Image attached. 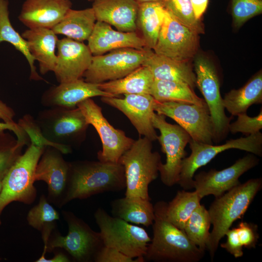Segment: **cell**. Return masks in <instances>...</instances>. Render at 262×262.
<instances>
[{
	"label": "cell",
	"mask_w": 262,
	"mask_h": 262,
	"mask_svg": "<svg viewBox=\"0 0 262 262\" xmlns=\"http://www.w3.org/2000/svg\"><path fill=\"white\" fill-rule=\"evenodd\" d=\"M90 0V1H93V0Z\"/></svg>",
	"instance_id": "c3c4849f"
},
{
	"label": "cell",
	"mask_w": 262,
	"mask_h": 262,
	"mask_svg": "<svg viewBox=\"0 0 262 262\" xmlns=\"http://www.w3.org/2000/svg\"><path fill=\"white\" fill-rule=\"evenodd\" d=\"M188 144L191 153L182 161L177 183L185 190L193 188V177L196 171L222 152L235 148L257 156L262 155V133L261 132L245 137L228 140L225 143L219 145L196 142L191 139Z\"/></svg>",
	"instance_id": "ba28073f"
},
{
	"label": "cell",
	"mask_w": 262,
	"mask_h": 262,
	"mask_svg": "<svg viewBox=\"0 0 262 262\" xmlns=\"http://www.w3.org/2000/svg\"><path fill=\"white\" fill-rule=\"evenodd\" d=\"M62 154L57 148L46 146L34 173V181H44L49 194L53 196L63 193L68 180L70 163L64 159Z\"/></svg>",
	"instance_id": "7402d4cb"
},
{
	"label": "cell",
	"mask_w": 262,
	"mask_h": 262,
	"mask_svg": "<svg viewBox=\"0 0 262 262\" xmlns=\"http://www.w3.org/2000/svg\"><path fill=\"white\" fill-rule=\"evenodd\" d=\"M259 162L255 155L251 153L222 170L201 171L193 177V188L201 199L209 195L218 197L239 185V178L257 165Z\"/></svg>",
	"instance_id": "2e32d148"
},
{
	"label": "cell",
	"mask_w": 262,
	"mask_h": 262,
	"mask_svg": "<svg viewBox=\"0 0 262 262\" xmlns=\"http://www.w3.org/2000/svg\"><path fill=\"white\" fill-rule=\"evenodd\" d=\"M2 188V180H0V193Z\"/></svg>",
	"instance_id": "7dc6e473"
},
{
	"label": "cell",
	"mask_w": 262,
	"mask_h": 262,
	"mask_svg": "<svg viewBox=\"0 0 262 262\" xmlns=\"http://www.w3.org/2000/svg\"><path fill=\"white\" fill-rule=\"evenodd\" d=\"M36 262H69L68 258L62 253H58L55 255L52 259H47L45 257L38 259Z\"/></svg>",
	"instance_id": "f6af8a7d"
},
{
	"label": "cell",
	"mask_w": 262,
	"mask_h": 262,
	"mask_svg": "<svg viewBox=\"0 0 262 262\" xmlns=\"http://www.w3.org/2000/svg\"><path fill=\"white\" fill-rule=\"evenodd\" d=\"M262 188L261 178L251 179L215 198L208 212L213 229L207 250L213 261L220 241L236 220L242 218Z\"/></svg>",
	"instance_id": "7a4b0ae2"
},
{
	"label": "cell",
	"mask_w": 262,
	"mask_h": 262,
	"mask_svg": "<svg viewBox=\"0 0 262 262\" xmlns=\"http://www.w3.org/2000/svg\"><path fill=\"white\" fill-rule=\"evenodd\" d=\"M21 36L26 40L32 56L39 63L42 75L53 72L57 61L55 49L58 39L52 29H29Z\"/></svg>",
	"instance_id": "cb8c5ba5"
},
{
	"label": "cell",
	"mask_w": 262,
	"mask_h": 262,
	"mask_svg": "<svg viewBox=\"0 0 262 262\" xmlns=\"http://www.w3.org/2000/svg\"><path fill=\"white\" fill-rule=\"evenodd\" d=\"M208 210L200 204L186 222L183 230L190 240L199 248L207 250L211 226Z\"/></svg>",
	"instance_id": "836d02e7"
},
{
	"label": "cell",
	"mask_w": 262,
	"mask_h": 262,
	"mask_svg": "<svg viewBox=\"0 0 262 262\" xmlns=\"http://www.w3.org/2000/svg\"><path fill=\"white\" fill-rule=\"evenodd\" d=\"M150 200L126 196L117 198L111 202V213L113 216L129 223L148 227L153 224L155 216Z\"/></svg>",
	"instance_id": "484cf974"
},
{
	"label": "cell",
	"mask_w": 262,
	"mask_h": 262,
	"mask_svg": "<svg viewBox=\"0 0 262 262\" xmlns=\"http://www.w3.org/2000/svg\"><path fill=\"white\" fill-rule=\"evenodd\" d=\"M71 6L70 0H25L18 19L29 29H52Z\"/></svg>",
	"instance_id": "ffe728a7"
},
{
	"label": "cell",
	"mask_w": 262,
	"mask_h": 262,
	"mask_svg": "<svg viewBox=\"0 0 262 262\" xmlns=\"http://www.w3.org/2000/svg\"><path fill=\"white\" fill-rule=\"evenodd\" d=\"M165 12L162 2L139 3L137 31L139 30L146 48L153 49L155 46Z\"/></svg>",
	"instance_id": "f546056e"
},
{
	"label": "cell",
	"mask_w": 262,
	"mask_h": 262,
	"mask_svg": "<svg viewBox=\"0 0 262 262\" xmlns=\"http://www.w3.org/2000/svg\"><path fill=\"white\" fill-rule=\"evenodd\" d=\"M15 115L14 110L0 99V119L6 123L17 126L14 120Z\"/></svg>",
	"instance_id": "7bdbcfd3"
},
{
	"label": "cell",
	"mask_w": 262,
	"mask_h": 262,
	"mask_svg": "<svg viewBox=\"0 0 262 262\" xmlns=\"http://www.w3.org/2000/svg\"><path fill=\"white\" fill-rule=\"evenodd\" d=\"M97 19L93 8L69 9L62 20L52 29L56 34H62L76 41L87 40Z\"/></svg>",
	"instance_id": "4316f807"
},
{
	"label": "cell",
	"mask_w": 262,
	"mask_h": 262,
	"mask_svg": "<svg viewBox=\"0 0 262 262\" xmlns=\"http://www.w3.org/2000/svg\"><path fill=\"white\" fill-rule=\"evenodd\" d=\"M144 257L133 258L110 247L103 246L97 253L94 261L96 262H143Z\"/></svg>",
	"instance_id": "60d3db41"
},
{
	"label": "cell",
	"mask_w": 262,
	"mask_h": 262,
	"mask_svg": "<svg viewBox=\"0 0 262 262\" xmlns=\"http://www.w3.org/2000/svg\"><path fill=\"white\" fill-rule=\"evenodd\" d=\"M95 97L114 96L101 90L98 84L80 78L50 87L43 94L41 103L48 108H73L82 101Z\"/></svg>",
	"instance_id": "d6986e66"
},
{
	"label": "cell",
	"mask_w": 262,
	"mask_h": 262,
	"mask_svg": "<svg viewBox=\"0 0 262 262\" xmlns=\"http://www.w3.org/2000/svg\"><path fill=\"white\" fill-rule=\"evenodd\" d=\"M231 11L234 25L239 27L262 13V0H231Z\"/></svg>",
	"instance_id": "74e56055"
},
{
	"label": "cell",
	"mask_w": 262,
	"mask_h": 262,
	"mask_svg": "<svg viewBox=\"0 0 262 262\" xmlns=\"http://www.w3.org/2000/svg\"><path fill=\"white\" fill-rule=\"evenodd\" d=\"M162 3L179 21L198 34L204 33L201 20L195 17L191 0H163Z\"/></svg>",
	"instance_id": "d590c367"
},
{
	"label": "cell",
	"mask_w": 262,
	"mask_h": 262,
	"mask_svg": "<svg viewBox=\"0 0 262 262\" xmlns=\"http://www.w3.org/2000/svg\"><path fill=\"white\" fill-rule=\"evenodd\" d=\"M12 166L2 180L0 193V216L4 208L13 201L32 203L36 196L33 186L37 163L46 146L33 140Z\"/></svg>",
	"instance_id": "8992f818"
},
{
	"label": "cell",
	"mask_w": 262,
	"mask_h": 262,
	"mask_svg": "<svg viewBox=\"0 0 262 262\" xmlns=\"http://www.w3.org/2000/svg\"><path fill=\"white\" fill-rule=\"evenodd\" d=\"M87 41V46L93 55L103 54L121 48H146L143 39L136 32L116 31L110 25L98 21H97Z\"/></svg>",
	"instance_id": "44dd1931"
},
{
	"label": "cell",
	"mask_w": 262,
	"mask_h": 262,
	"mask_svg": "<svg viewBox=\"0 0 262 262\" xmlns=\"http://www.w3.org/2000/svg\"><path fill=\"white\" fill-rule=\"evenodd\" d=\"M152 51L147 48H126L93 55L82 77L86 82L96 84L122 78L142 66Z\"/></svg>",
	"instance_id": "30bf717a"
},
{
	"label": "cell",
	"mask_w": 262,
	"mask_h": 262,
	"mask_svg": "<svg viewBox=\"0 0 262 262\" xmlns=\"http://www.w3.org/2000/svg\"><path fill=\"white\" fill-rule=\"evenodd\" d=\"M198 44V34L166 9L153 51L175 60L189 62L196 56Z\"/></svg>",
	"instance_id": "4fadbf2b"
},
{
	"label": "cell",
	"mask_w": 262,
	"mask_h": 262,
	"mask_svg": "<svg viewBox=\"0 0 262 262\" xmlns=\"http://www.w3.org/2000/svg\"><path fill=\"white\" fill-rule=\"evenodd\" d=\"M152 123L160 131L157 140L166 156L165 163H162L159 167L161 180L165 185L172 187L178 183L182 162L187 154L185 148L191 138L179 125L167 122L164 115L154 112Z\"/></svg>",
	"instance_id": "9c48e42d"
},
{
	"label": "cell",
	"mask_w": 262,
	"mask_h": 262,
	"mask_svg": "<svg viewBox=\"0 0 262 262\" xmlns=\"http://www.w3.org/2000/svg\"><path fill=\"white\" fill-rule=\"evenodd\" d=\"M152 142L140 136L119 159L124 169L126 196L151 199L148 186L157 178L162 163L160 154L152 151Z\"/></svg>",
	"instance_id": "277c9868"
},
{
	"label": "cell",
	"mask_w": 262,
	"mask_h": 262,
	"mask_svg": "<svg viewBox=\"0 0 262 262\" xmlns=\"http://www.w3.org/2000/svg\"><path fill=\"white\" fill-rule=\"evenodd\" d=\"M57 61L54 72L57 82L82 78L92 62L93 54L82 42L65 37L57 44Z\"/></svg>",
	"instance_id": "ac0fdd59"
},
{
	"label": "cell",
	"mask_w": 262,
	"mask_h": 262,
	"mask_svg": "<svg viewBox=\"0 0 262 262\" xmlns=\"http://www.w3.org/2000/svg\"><path fill=\"white\" fill-rule=\"evenodd\" d=\"M191 2L195 18L201 20L207 8L209 0H191Z\"/></svg>",
	"instance_id": "ee69618b"
},
{
	"label": "cell",
	"mask_w": 262,
	"mask_h": 262,
	"mask_svg": "<svg viewBox=\"0 0 262 262\" xmlns=\"http://www.w3.org/2000/svg\"><path fill=\"white\" fill-rule=\"evenodd\" d=\"M150 95L159 101H176L207 106L203 98L198 97L194 89L184 83L154 79Z\"/></svg>",
	"instance_id": "1f68e13d"
},
{
	"label": "cell",
	"mask_w": 262,
	"mask_h": 262,
	"mask_svg": "<svg viewBox=\"0 0 262 262\" xmlns=\"http://www.w3.org/2000/svg\"><path fill=\"white\" fill-rule=\"evenodd\" d=\"M8 0H0V44L9 43L26 58L30 67V79L44 80L37 73L34 66L35 59L31 55L26 40L13 27L9 18Z\"/></svg>",
	"instance_id": "4dcf8cb0"
},
{
	"label": "cell",
	"mask_w": 262,
	"mask_h": 262,
	"mask_svg": "<svg viewBox=\"0 0 262 262\" xmlns=\"http://www.w3.org/2000/svg\"><path fill=\"white\" fill-rule=\"evenodd\" d=\"M262 103V74L260 71L242 87L232 89L225 95L223 105L231 115L246 113L253 104Z\"/></svg>",
	"instance_id": "f1b7e54d"
},
{
	"label": "cell",
	"mask_w": 262,
	"mask_h": 262,
	"mask_svg": "<svg viewBox=\"0 0 262 262\" xmlns=\"http://www.w3.org/2000/svg\"><path fill=\"white\" fill-rule=\"evenodd\" d=\"M154 111L174 120L192 140L213 144L212 118L207 106L176 102L155 101Z\"/></svg>",
	"instance_id": "7c38bea8"
},
{
	"label": "cell",
	"mask_w": 262,
	"mask_h": 262,
	"mask_svg": "<svg viewBox=\"0 0 262 262\" xmlns=\"http://www.w3.org/2000/svg\"><path fill=\"white\" fill-rule=\"evenodd\" d=\"M166 202H157L154 206L153 237L144 256L145 260L159 262H198L205 251L196 246L180 229L167 218Z\"/></svg>",
	"instance_id": "6da1fadb"
},
{
	"label": "cell",
	"mask_w": 262,
	"mask_h": 262,
	"mask_svg": "<svg viewBox=\"0 0 262 262\" xmlns=\"http://www.w3.org/2000/svg\"><path fill=\"white\" fill-rule=\"evenodd\" d=\"M139 3L148 2H162L163 0H135Z\"/></svg>",
	"instance_id": "bcb514c9"
},
{
	"label": "cell",
	"mask_w": 262,
	"mask_h": 262,
	"mask_svg": "<svg viewBox=\"0 0 262 262\" xmlns=\"http://www.w3.org/2000/svg\"><path fill=\"white\" fill-rule=\"evenodd\" d=\"M154 80L149 69L141 66L126 76L98 84L99 88L114 97L125 94H150Z\"/></svg>",
	"instance_id": "83f0119b"
},
{
	"label": "cell",
	"mask_w": 262,
	"mask_h": 262,
	"mask_svg": "<svg viewBox=\"0 0 262 262\" xmlns=\"http://www.w3.org/2000/svg\"><path fill=\"white\" fill-rule=\"evenodd\" d=\"M124 98L102 97L105 103L123 113L129 119L140 136L152 142L158 135L152 123L155 99L150 94H125Z\"/></svg>",
	"instance_id": "e0dca14e"
},
{
	"label": "cell",
	"mask_w": 262,
	"mask_h": 262,
	"mask_svg": "<svg viewBox=\"0 0 262 262\" xmlns=\"http://www.w3.org/2000/svg\"><path fill=\"white\" fill-rule=\"evenodd\" d=\"M234 122L229 123V131L232 134L241 132L246 136L260 132L262 129V109L256 116L250 117L246 113L238 115Z\"/></svg>",
	"instance_id": "f35d334b"
},
{
	"label": "cell",
	"mask_w": 262,
	"mask_h": 262,
	"mask_svg": "<svg viewBox=\"0 0 262 262\" xmlns=\"http://www.w3.org/2000/svg\"><path fill=\"white\" fill-rule=\"evenodd\" d=\"M69 187L64 202L82 199L126 188L124 169L119 163L84 161L70 164Z\"/></svg>",
	"instance_id": "3957f363"
},
{
	"label": "cell",
	"mask_w": 262,
	"mask_h": 262,
	"mask_svg": "<svg viewBox=\"0 0 262 262\" xmlns=\"http://www.w3.org/2000/svg\"><path fill=\"white\" fill-rule=\"evenodd\" d=\"M24 144L8 131H0V180L22 154Z\"/></svg>",
	"instance_id": "e575fe53"
},
{
	"label": "cell",
	"mask_w": 262,
	"mask_h": 262,
	"mask_svg": "<svg viewBox=\"0 0 262 262\" xmlns=\"http://www.w3.org/2000/svg\"><path fill=\"white\" fill-rule=\"evenodd\" d=\"M147 66L155 80L175 81L196 86V76L189 62L179 61L152 51L143 65Z\"/></svg>",
	"instance_id": "d4e9b609"
},
{
	"label": "cell",
	"mask_w": 262,
	"mask_h": 262,
	"mask_svg": "<svg viewBox=\"0 0 262 262\" xmlns=\"http://www.w3.org/2000/svg\"><path fill=\"white\" fill-rule=\"evenodd\" d=\"M68 231L66 235H58L44 245L42 255L47 250L62 248L80 262L94 260L98 251L104 246L99 232L93 230L87 224L74 215L67 220Z\"/></svg>",
	"instance_id": "9a60e30c"
},
{
	"label": "cell",
	"mask_w": 262,
	"mask_h": 262,
	"mask_svg": "<svg viewBox=\"0 0 262 262\" xmlns=\"http://www.w3.org/2000/svg\"><path fill=\"white\" fill-rule=\"evenodd\" d=\"M196 85L204 97L212 118L213 141L219 142L229 132L230 118L225 112L220 91V82L216 70L205 56L197 55L194 61Z\"/></svg>",
	"instance_id": "8fae6325"
},
{
	"label": "cell",
	"mask_w": 262,
	"mask_h": 262,
	"mask_svg": "<svg viewBox=\"0 0 262 262\" xmlns=\"http://www.w3.org/2000/svg\"><path fill=\"white\" fill-rule=\"evenodd\" d=\"M43 137L57 146L63 154L84 139L89 124L77 107H49L40 111L35 119Z\"/></svg>",
	"instance_id": "5b68a950"
},
{
	"label": "cell",
	"mask_w": 262,
	"mask_h": 262,
	"mask_svg": "<svg viewBox=\"0 0 262 262\" xmlns=\"http://www.w3.org/2000/svg\"><path fill=\"white\" fill-rule=\"evenodd\" d=\"M94 217L104 246L133 258L144 257L151 238L143 228L111 216L101 208Z\"/></svg>",
	"instance_id": "52a82bcc"
},
{
	"label": "cell",
	"mask_w": 262,
	"mask_h": 262,
	"mask_svg": "<svg viewBox=\"0 0 262 262\" xmlns=\"http://www.w3.org/2000/svg\"><path fill=\"white\" fill-rule=\"evenodd\" d=\"M77 107L86 121L98 132L102 142V150L98 153V161L118 163L122 155L129 149L134 140L121 130L112 126L104 116L101 108L91 98L79 103Z\"/></svg>",
	"instance_id": "5bb4252c"
},
{
	"label": "cell",
	"mask_w": 262,
	"mask_h": 262,
	"mask_svg": "<svg viewBox=\"0 0 262 262\" xmlns=\"http://www.w3.org/2000/svg\"><path fill=\"white\" fill-rule=\"evenodd\" d=\"M11 131L16 136L18 141L24 144L28 145L30 139L26 131L18 125L15 126L4 122H0V131Z\"/></svg>",
	"instance_id": "b9f144b4"
},
{
	"label": "cell",
	"mask_w": 262,
	"mask_h": 262,
	"mask_svg": "<svg viewBox=\"0 0 262 262\" xmlns=\"http://www.w3.org/2000/svg\"><path fill=\"white\" fill-rule=\"evenodd\" d=\"M97 21L104 22L125 32L137 31L139 3L135 0H93Z\"/></svg>",
	"instance_id": "603a6c76"
},
{
	"label": "cell",
	"mask_w": 262,
	"mask_h": 262,
	"mask_svg": "<svg viewBox=\"0 0 262 262\" xmlns=\"http://www.w3.org/2000/svg\"><path fill=\"white\" fill-rule=\"evenodd\" d=\"M236 241L243 247L255 248L259 238L258 226L253 223L241 222L232 228Z\"/></svg>",
	"instance_id": "ab89813d"
},
{
	"label": "cell",
	"mask_w": 262,
	"mask_h": 262,
	"mask_svg": "<svg viewBox=\"0 0 262 262\" xmlns=\"http://www.w3.org/2000/svg\"><path fill=\"white\" fill-rule=\"evenodd\" d=\"M58 212L51 206L44 197H42L38 204L29 212L27 220L33 228L41 230L59 219Z\"/></svg>",
	"instance_id": "8d00e7d4"
},
{
	"label": "cell",
	"mask_w": 262,
	"mask_h": 262,
	"mask_svg": "<svg viewBox=\"0 0 262 262\" xmlns=\"http://www.w3.org/2000/svg\"><path fill=\"white\" fill-rule=\"evenodd\" d=\"M200 200L195 191H178L172 200L166 203V216L175 226L183 230L193 212L201 204Z\"/></svg>",
	"instance_id": "d6a6232c"
}]
</instances>
